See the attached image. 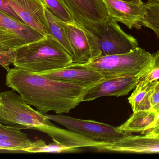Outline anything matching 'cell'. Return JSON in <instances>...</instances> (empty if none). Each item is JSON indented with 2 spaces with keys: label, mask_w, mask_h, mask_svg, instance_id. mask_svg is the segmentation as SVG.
<instances>
[{
  "label": "cell",
  "mask_w": 159,
  "mask_h": 159,
  "mask_svg": "<svg viewBox=\"0 0 159 159\" xmlns=\"http://www.w3.org/2000/svg\"><path fill=\"white\" fill-rule=\"evenodd\" d=\"M0 123L19 130L41 132L53 124L44 114L32 108L13 89L0 92Z\"/></svg>",
  "instance_id": "cell-3"
},
{
  "label": "cell",
  "mask_w": 159,
  "mask_h": 159,
  "mask_svg": "<svg viewBox=\"0 0 159 159\" xmlns=\"http://www.w3.org/2000/svg\"><path fill=\"white\" fill-rule=\"evenodd\" d=\"M152 54L142 48L124 54L99 57L86 63L105 78L126 75H144L153 60Z\"/></svg>",
  "instance_id": "cell-4"
},
{
  "label": "cell",
  "mask_w": 159,
  "mask_h": 159,
  "mask_svg": "<svg viewBox=\"0 0 159 159\" xmlns=\"http://www.w3.org/2000/svg\"><path fill=\"white\" fill-rule=\"evenodd\" d=\"M73 63L72 58L63 46L52 35H48L16 49L13 64L15 67L42 73Z\"/></svg>",
  "instance_id": "cell-2"
},
{
  "label": "cell",
  "mask_w": 159,
  "mask_h": 159,
  "mask_svg": "<svg viewBox=\"0 0 159 159\" xmlns=\"http://www.w3.org/2000/svg\"><path fill=\"white\" fill-rule=\"evenodd\" d=\"M87 36L102 30L110 19L103 0H58Z\"/></svg>",
  "instance_id": "cell-6"
},
{
  "label": "cell",
  "mask_w": 159,
  "mask_h": 159,
  "mask_svg": "<svg viewBox=\"0 0 159 159\" xmlns=\"http://www.w3.org/2000/svg\"><path fill=\"white\" fill-rule=\"evenodd\" d=\"M65 28L73 51V62L80 64L88 63L92 59V56L86 33L72 24L65 23Z\"/></svg>",
  "instance_id": "cell-15"
},
{
  "label": "cell",
  "mask_w": 159,
  "mask_h": 159,
  "mask_svg": "<svg viewBox=\"0 0 159 159\" xmlns=\"http://www.w3.org/2000/svg\"><path fill=\"white\" fill-rule=\"evenodd\" d=\"M45 13L50 35H52L63 46L72 58L73 51L66 32L65 22L54 16L46 8Z\"/></svg>",
  "instance_id": "cell-18"
},
{
  "label": "cell",
  "mask_w": 159,
  "mask_h": 159,
  "mask_svg": "<svg viewBox=\"0 0 159 159\" xmlns=\"http://www.w3.org/2000/svg\"><path fill=\"white\" fill-rule=\"evenodd\" d=\"M79 151V147L68 146L54 142L52 143L47 145L46 144L39 146L36 147L30 148L27 150V152L30 153H75Z\"/></svg>",
  "instance_id": "cell-21"
},
{
  "label": "cell",
  "mask_w": 159,
  "mask_h": 159,
  "mask_svg": "<svg viewBox=\"0 0 159 159\" xmlns=\"http://www.w3.org/2000/svg\"><path fill=\"white\" fill-rule=\"evenodd\" d=\"M43 1L46 8L54 16L65 23L77 26L70 13L58 0Z\"/></svg>",
  "instance_id": "cell-20"
},
{
  "label": "cell",
  "mask_w": 159,
  "mask_h": 159,
  "mask_svg": "<svg viewBox=\"0 0 159 159\" xmlns=\"http://www.w3.org/2000/svg\"><path fill=\"white\" fill-rule=\"evenodd\" d=\"M44 114L49 120L64 126L68 130L99 143L105 144L115 143L129 134L120 132L117 127L105 123L78 119L62 114Z\"/></svg>",
  "instance_id": "cell-7"
},
{
  "label": "cell",
  "mask_w": 159,
  "mask_h": 159,
  "mask_svg": "<svg viewBox=\"0 0 159 159\" xmlns=\"http://www.w3.org/2000/svg\"><path fill=\"white\" fill-rule=\"evenodd\" d=\"M23 22L44 36L50 35L43 0H6Z\"/></svg>",
  "instance_id": "cell-11"
},
{
  "label": "cell",
  "mask_w": 159,
  "mask_h": 159,
  "mask_svg": "<svg viewBox=\"0 0 159 159\" xmlns=\"http://www.w3.org/2000/svg\"><path fill=\"white\" fill-rule=\"evenodd\" d=\"M153 83L145 84L141 80L128 98L133 112L152 110Z\"/></svg>",
  "instance_id": "cell-17"
},
{
  "label": "cell",
  "mask_w": 159,
  "mask_h": 159,
  "mask_svg": "<svg viewBox=\"0 0 159 159\" xmlns=\"http://www.w3.org/2000/svg\"><path fill=\"white\" fill-rule=\"evenodd\" d=\"M153 59L147 72L140 80L145 84L153 83L159 80V49L152 54Z\"/></svg>",
  "instance_id": "cell-22"
},
{
  "label": "cell",
  "mask_w": 159,
  "mask_h": 159,
  "mask_svg": "<svg viewBox=\"0 0 159 159\" xmlns=\"http://www.w3.org/2000/svg\"><path fill=\"white\" fill-rule=\"evenodd\" d=\"M159 125V112L157 113L156 115V119H155V122H154V125H153V128L157 127Z\"/></svg>",
  "instance_id": "cell-28"
},
{
  "label": "cell",
  "mask_w": 159,
  "mask_h": 159,
  "mask_svg": "<svg viewBox=\"0 0 159 159\" xmlns=\"http://www.w3.org/2000/svg\"><path fill=\"white\" fill-rule=\"evenodd\" d=\"M156 115L157 113L153 110L133 112L127 121L117 127V129L125 133H145L153 128Z\"/></svg>",
  "instance_id": "cell-16"
},
{
  "label": "cell",
  "mask_w": 159,
  "mask_h": 159,
  "mask_svg": "<svg viewBox=\"0 0 159 159\" xmlns=\"http://www.w3.org/2000/svg\"><path fill=\"white\" fill-rule=\"evenodd\" d=\"M40 74L51 79L88 88L93 87L104 78L101 73L87 64L74 63L63 68Z\"/></svg>",
  "instance_id": "cell-9"
},
{
  "label": "cell",
  "mask_w": 159,
  "mask_h": 159,
  "mask_svg": "<svg viewBox=\"0 0 159 159\" xmlns=\"http://www.w3.org/2000/svg\"><path fill=\"white\" fill-rule=\"evenodd\" d=\"M45 36L0 11V49L16 50Z\"/></svg>",
  "instance_id": "cell-8"
},
{
  "label": "cell",
  "mask_w": 159,
  "mask_h": 159,
  "mask_svg": "<svg viewBox=\"0 0 159 159\" xmlns=\"http://www.w3.org/2000/svg\"><path fill=\"white\" fill-rule=\"evenodd\" d=\"M123 2H128L133 3L135 4H142L143 2L142 0H120Z\"/></svg>",
  "instance_id": "cell-27"
},
{
  "label": "cell",
  "mask_w": 159,
  "mask_h": 159,
  "mask_svg": "<svg viewBox=\"0 0 159 159\" xmlns=\"http://www.w3.org/2000/svg\"><path fill=\"white\" fill-rule=\"evenodd\" d=\"M87 37L92 59L128 53L138 47L137 40L123 31L117 22L110 18L102 30L92 36Z\"/></svg>",
  "instance_id": "cell-5"
},
{
  "label": "cell",
  "mask_w": 159,
  "mask_h": 159,
  "mask_svg": "<svg viewBox=\"0 0 159 159\" xmlns=\"http://www.w3.org/2000/svg\"><path fill=\"white\" fill-rule=\"evenodd\" d=\"M100 151L133 154L159 153V137L127 134L117 142L99 147Z\"/></svg>",
  "instance_id": "cell-12"
},
{
  "label": "cell",
  "mask_w": 159,
  "mask_h": 159,
  "mask_svg": "<svg viewBox=\"0 0 159 159\" xmlns=\"http://www.w3.org/2000/svg\"><path fill=\"white\" fill-rule=\"evenodd\" d=\"M45 143L42 140L32 142L20 130L0 123V150L26 152Z\"/></svg>",
  "instance_id": "cell-14"
},
{
  "label": "cell",
  "mask_w": 159,
  "mask_h": 159,
  "mask_svg": "<svg viewBox=\"0 0 159 159\" xmlns=\"http://www.w3.org/2000/svg\"><path fill=\"white\" fill-rule=\"evenodd\" d=\"M109 18L123 23L129 29H141L146 14L145 3L135 4L120 0H103Z\"/></svg>",
  "instance_id": "cell-13"
},
{
  "label": "cell",
  "mask_w": 159,
  "mask_h": 159,
  "mask_svg": "<svg viewBox=\"0 0 159 159\" xmlns=\"http://www.w3.org/2000/svg\"><path fill=\"white\" fill-rule=\"evenodd\" d=\"M7 72L6 85L43 114L69 113L83 102L89 89L15 66Z\"/></svg>",
  "instance_id": "cell-1"
},
{
  "label": "cell",
  "mask_w": 159,
  "mask_h": 159,
  "mask_svg": "<svg viewBox=\"0 0 159 159\" xmlns=\"http://www.w3.org/2000/svg\"><path fill=\"white\" fill-rule=\"evenodd\" d=\"M143 75H126L104 78L101 82L89 88L84 95L83 102L93 101L104 96L128 95L134 89Z\"/></svg>",
  "instance_id": "cell-10"
},
{
  "label": "cell",
  "mask_w": 159,
  "mask_h": 159,
  "mask_svg": "<svg viewBox=\"0 0 159 159\" xmlns=\"http://www.w3.org/2000/svg\"><path fill=\"white\" fill-rule=\"evenodd\" d=\"M152 110L159 112V90H154L152 96Z\"/></svg>",
  "instance_id": "cell-25"
},
{
  "label": "cell",
  "mask_w": 159,
  "mask_h": 159,
  "mask_svg": "<svg viewBox=\"0 0 159 159\" xmlns=\"http://www.w3.org/2000/svg\"><path fill=\"white\" fill-rule=\"evenodd\" d=\"M145 4L146 14L143 21V26L154 31L159 39V3L148 0Z\"/></svg>",
  "instance_id": "cell-19"
},
{
  "label": "cell",
  "mask_w": 159,
  "mask_h": 159,
  "mask_svg": "<svg viewBox=\"0 0 159 159\" xmlns=\"http://www.w3.org/2000/svg\"><path fill=\"white\" fill-rule=\"evenodd\" d=\"M0 11L17 21L25 23L6 0H0Z\"/></svg>",
  "instance_id": "cell-24"
},
{
  "label": "cell",
  "mask_w": 159,
  "mask_h": 159,
  "mask_svg": "<svg viewBox=\"0 0 159 159\" xmlns=\"http://www.w3.org/2000/svg\"><path fill=\"white\" fill-rule=\"evenodd\" d=\"M153 87L154 90H159V80L153 82Z\"/></svg>",
  "instance_id": "cell-29"
},
{
  "label": "cell",
  "mask_w": 159,
  "mask_h": 159,
  "mask_svg": "<svg viewBox=\"0 0 159 159\" xmlns=\"http://www.w3.org/2000/svg\"><path fill=\"white\" fill-rule=\"evenodd\" d=\"M16 56V50H6L0 49V65L7 72L9 71V65L13 63Z\"/></svg>",
  "instance_id": "cell-23"
},
{
  "label": "cell",
  "mask_w": 159,
  "mask_h": 159,
  "mask_svg": "<svg viewBox=\"0 0 159 159\" xmlns=\"http://www.w3.org/2000/svg\"><path fill=\"white\" fill-rule=\"evenodd\" d=\"M153 1H155V2H157L159 3V0H153Z\"/></svg>",
  "instance_id": "cell-30"
},
{
  "label": "cell",
  "mask_w": 159,
  "mask_h": 159,
  "mask_svg": "<svg viewBox=\"0 0 159 159\" xmlns=\"http://www.w3.org/2000/svg\"><path fill=\"white\" fill-rule=\"evenodd\" d=\"M144 134L154 136V137H159V125L148 131L146 132Z\"/></svg>",
  "instance_id": "cell-26"
}]
</instances>
